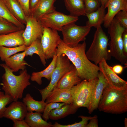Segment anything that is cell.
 <instances>
[{"label":"cell","mask_w":127,"mask_h":127,"mask_svg":"<svg viewBox=\"0 0 127 127\" xmlns=\"http://www.w3.org/2000/svg\"><path fill=\"white\" fill-rule=\"evenodd\" d=\"M85 41L73 47L65 43L61 39L57 47L56 55L64 54L71 61L77 70L79 77L82 80H89L98 77L99 68L87 57Z\"/></svg>","instance_id":"1"},{"label":"cell","mask_w":127,"mask_h":127,"mask_svg":"<svg viewBox=\"0 0 127 127\" xmlns=\"http://www.w3.org/2000/svg\"><path fill=\"white\" fill-rule=\"evenodd\" d=\"M0 65L5 71L2 76V82L0 84L2 90L13 101H18L22 98L24 90L31 84L30 75L26 68L21 70L19 75H16L5 64H1Z\"/></svg>","instance_id":"2"},{"label":"cell","mask_w":127,"mask_h":127,"mask_svg":"<svg viewBox=\"0 0 127 127\" xmlns=\"http://www.w3.org/2000/svg\"><path fill=\"white\" fill-rule=\"evenodd\" d=\"M98 109L103 112L121 114L127 111V89L119 90L108 84L104 88Z\"/></svg>","instance_id":"3"},{"label":"cell","mask_w":127,"mask_h":127,"mask_svg":"<svg viewBox=\"0 0 127 127\" xmlns=\"http://www.w3.org/2000/svg\"><path fill=\"white\" fill-rule=\"evenodd\" d=\"M96 28L92 42L86 54L90 60L98 65L103 59L107 61L110 60L111 56L108 49V37L101 26Z\"/></svg>","instance_id":"4"},{"label":"cell","mask_w":127,"mask_h":127,"mask_svg":"<svg viewBox=\"0 0 127 127\" xmlns=\"http://www.w3.org/2000/svg\"><path fill=\"white\" fill-rule=\"evenodd\" d=\"M107 28L110 39L108 45L111 56L122 64L127 66V56L124 53L122 39L123 33L126 29L115 18Z\"/></svg>","instance_id":"5"},{"label":"cell","mask_w":127,"mask_h":127,"mask_svg":"<svg viewBox=\"0 0 127 127\" xmlns=\"http://www.w3.org/2000/svg\"><path fill=\"white\" fill-rule=\"evenodd\" d=\"M74 67L70 63V60L65 55L57 56L56 67L52 75L50 83L45 88L38 89L41 95L42 100L45 101L50 93L56 87L62 77Z\"/></svg>","instance_id":"6"},{"label":"cell","mask_w":127,"mask_h":127,"mask_svg":"<svg viewBox=\"0 0 127 127\" xmlns=\"http://www.w3.org/2000/svg\"><path fill=\"white\" fill-rule=\"evenodd\" d=\"M98 78L91 80L84 79L71 89L72 104L78 108H88L93 88Z\"/></svg>","instance_id":"7"},{"label":"cell","mask_w":127,"mask_h":127,"mask_svg":"<svg viewBox=\"0 0 127 127\" xmlns=\"http://www.w3.org/2000/svg\"><path fill=\"white\" fill-rule=\"evenodd\" d=\"M78 20V17L66 15L55 10L43 16L38 21L43 28L48 27L61 31L64 26L75 23Z\"/></svg>","instance_id":"8"},{"label":"cell","mask_w":127,"mask_h":127,"mask_svg":"<svg viewBox=\"0 0 127 127\" xmlns=\"http://www.w3.org/2000/svg\"><path fill=\"white\" fill-rule=\"evenodd\" d=\"M91 28L86 25L80 26L75 23L64 26L61 31L63 42L70 46H75L81 41H85L86 37L90 32Z\"/></svg>","instance_id":"9"},{"label":"cell","mask_w":127,"mask_h":127,"mask_svg":"<svg viewBox=\"0 0 127 127\" xmlns=\"http://www.w3.org/2000/svg\"><path fill=\"white\" fill-rule=\"evenodd\" d=\"M61 39L57 31L48 27L44 28L40 42L46 60L53 58L56 55L57 47Z\"/></svg>","instance_id":"10"},{"label":"cell","mask_w":127,"mask_h":127,"mask_svg":"<svg viewBox=\"0 0 127 127\" xmlns=\"http://www.w3.org/2000/svg\"><path fill=\"white\" fill-rule=\"evenodd\" d=\"M26 25L23 36L24 44L28 47L35 41L40 39L43 35L44 28L38 21L31 16L27 17Z\"/></svg>","instance_id":"11"},{"label":"cell","mask_w":127,"mask_h":127,"mask_svg":"<svg viewBox=\"0 0 127 127\" xmlns=\"http://www.w3.org/2000/svg\"><path fill=\"white\" fill-rule=\"evenodd\" d=\"M107 61L103 59L99 63L98 66L100 71L103 74L109 86L117 90L127 89V82L114 72Z\"/></svg>","instance_id":"12"},{"label":"cell","mask_w":127,"mask_h":127,"mask_svg":"<svg viewBox=\"0 0 127 127\" xmlns=\"http://www.w3.org/2000/svg\"><path fill=\"white\" fill-rule=\"evenodd\" d=\"M98 80L92 90L90 101L88 108L89 113L91 114L98 109L104 89L108 85L103 74L99 72Z\"/></svg>","instance_id":"13"},{"label":"cell","mask_w":127,"mask_h":127,"mask_svg":"<svg viewBox=\"0 0 127 127\" xmlns=\"http://www.w3.org/2000/svg\"><path fill=\"white\" fill-rule=\"evenodd\" d=\"M107 8L103 21V26L107 28L116 14L121 10L127 11V0H108L104 7Z\"/></svg>","instance_id":"14"},{"label":"cell","mask_w":127,"mask_h":127,"mask_svg":"<svg viewBox=\"0 0 127 127\" xmlns=\"http://www.w3.org/2000/svg\"><path fill=\"white\" fill-rule=\"evenodd\" d=\"M28 112L26 106L23 102L13 101L8 107H6L3 117L12 121L23 120L25 119Z\"/></svg>","instance_id":"15"},{"label":"cell","mask_w":127,"mask_h":127,"mask_svg":"<svg viewBox=\"0 0 127 127\" xmlns=\"http://www.w3.org/2000/svg\"><path fill=\"white\" fill-rule=\"evenodd\" d=\"M46 100L47 103L62 102L66 104H72L71 89H61L56 87L50 93Z\"/></svg>","instance_id":"16"},{"label":"cell","mask_w":127,"mask_h":127,"mask_svg":"<svg viewBox=\"0 0 127 127\" xmlns=\"http://www.w3.org/2000/svg\"><path fill=\"white\" fill-rule=\"evenodd\" d=\"M24 29L0 35V46L16 47L24 44L23 36Z\"/></svg>","instance_id":"17"},{"label":"cell","mask_w":127,"mask_h":127,"mask_svg":"<svg viewBox=\"0 0 127 127\" xmlns=\"http://www.w3.org/2000/svg\"><path fill=\"white\" fill-rule=\"evenodd\" d=\"M82 80L79 77L77 71L74 67L62 77L56 87L61 89H71Z\"/></svg>","instance_id":"18"},{"label":"cell","mask_w":127,"mask_h":127,"mask_svg":"<svg viewBox=\"0 0 127 127\" xmlns=\"http://www.w3.org/2000/svg\"><path fill=\"white\" fill-rule=\"evenodd\" d=\"M56 0H40L31 12V16L38 21L41 16L56 10L54 4Z\"/></svg>","instance_id":"19"},{"label":"cell","mask_w":127,"mask_h":127,"mask_svg":"<svg viewBox=\"0 0 127 127\" xmlns=\"http://www.w3.org/2000/svg\"><path fill=\"white\" fill-rule=\"evenodd\" d=\"M25 52L16 53L4 61L6 64L13 72L26 69V65H29L24 60L26 56Z\"/></svg>","instance_id":"20"},{"label":"cell","mask_w":127,"mask_h":127,"mask_svg":"<svg viewBox=\"0 0 127 127\" xmlns=\"http://www.w3.org/2000/svg\"><path fill=\"white\" fill-rule=\"evenodd\" d=\"M57 56L56 55L54 56L51 62L44 70L33 72L31 76V80L32 81L36 82L39 85H41L42 83V78H45L48 80H50L52 73L56 67Z\"/></svg>","instance_id":"21"},{"label":"cell","mask_w":127,"mask_h":127,"mask_svg":"<svg viewBox=\"0 0 127 127\" xmlns=\"http://www.w3.org/2000/svg\"><path fill=\"white\" fill-rule=\"evenodd\" d=\"M5 4L14 17L20 22L26 25L27 17L17 0H4Z\"/></svg>","instance_id":"22"},{"label":"cell","mask_w":127,"mask_h":127,"mask_svg":"<svg viewBox=\"0 0 127 127\" xmlns=\"http://www.w3.org/2000/svg\"><path fill=\"white\" fill-rule=\"evenodd\" d=\"M67 9L70 15L78 17L86 16V12L83 0H64Z\"/></svg>","instance_id":"23"},{"label":"cell","mask_w":127,"mask_h":127,"mask_svg":"<svg viewBox=\"0 0 127 127\" xmlns=\"http://www.w3.org/2000/svg\"><path fill=\"white\" fill-rule=\"evenodd\" d=\"M105 9L104 7L100 6L93 12L86 13V16L88 19L86 25L91 28L94 27L96 28L101 26L103 22L105 15Z\"/></svg>","instance_id":"24"},{"label":"cell","mask_w":127,"mask_h":127,"mask_svg":"<svg viewBox=\"0 0 127 127\" xmlns=\"http://www.w3.org/2000/svg\"><path fill=\"white\" fill-rule=\"evenodd\" d=\"M78 108L73 104H65L60 108L52 110L50 115L49 119L56 120L64 118L75 113Z\"/></svg>","instance_id":"25"},{"label":"cell","mask_w":127,"mask_h":127,"mask_svg":"<svg viewBox=\"0 0 127 127\" xmlns=\"http://www.w3.org/2000/svg\"><path fill=\"white\" fill-rule=\"evenodd\" d=\"M41 113L28 112L25 118V120L29 127H51L52 124L44 120Z\"/></svg>","instance_id":"26"},{"label":"cell","mask_w":127,"mask_h":127,"mask_svg":"<svg viewBox=\"0 0 127 127\" xmlns=\"http://www.w3.org/2000/svg\"><path fill=\"white\" fill-rule=\"evenodd\" d=\"M22 101L26 106L27 111L29 112L35 111L41 113L43 112L45 107L47 103L42 100L40 101L35 100L28 93L26 95Z\"/></svg>","instance_id":"27"},{"label":"cell","mask_w":127,"mask_h":127,"mask_svg":"<svg viewBox=\"0 0 127 127\" xmlns=\"http://www.w3.org/2000/svg\"><path fill=\"white\" fill-rule=\"evenodd\" d=\"M24 51L26 56H29L32 57L34 54L37 55L43 64L46 66V59L43 51L40 39H37L33 42L29 46L26 47Z\"/></svg>","instance_id":"28"},{"label":"cell","mask_w":127,"mask_h":127,"mask_svg":"<svg viewBox=\"0 0 127 127\" xmlns=\"http://www.w3.org/2000/svg\"><path fill=\"white\" fill-rule=\"evenodd\" d=\"M0 17L14 24L22 29H24V25L18 20L13 16L6 5L4 0H0Z\"/></svg>","instance_id":"29"},{"label":"cell","mask_w":127,"mask_h":127,"mask_svg":"<svg viewBox=\"0 0 127 127\" xmlns=\"http://www.w3.org/2000/svg\"><path fill=\"white\" fill-rule=\"evenodd\" d=\"M26 47L24 44L20 46L12 47L0 46V58L4 61L7 58L18 52L24 51Z\"/></svg>","instance_id":"30"},{"label":"cell","mask_w":127,"mask_h":127,"mask_svg":"<svg viewBox=\"0 0 127 127\" xmlns=\"http://www.w3.org/2000/svg\"><path fill=\"white\" fill-rule=\"evenodd\" d=\"M22 29L5 19L0 17V35Z\"/></svg>","instance_id":"31"},{"label":"cell","mask_w":127,"mask_h":127,"mask_svg":"<svg viewBox=\"0 0 127 127\" xmlns=\"http://www.w3.org/2000/svg\"><path fill=\"white\" fill-rule=\"evenodd\" d=\"M94 117L79 115L78 117L81 118L82 120L79 122H75L74 124L67 125H62L56 122L52 125L53 127H86L88 121Z\"/></svg>","instance_id":"32"},{"label":"cell","mask_w":127,"mask_h":127,"mask_svg":"<svg viewBox=\"0 0 127 127\" xmlns=\"http://www.w3.org/2000/svg\"><path fill=\"white\" fill-rule=\"evenodd\" d=\"M65 104L64 103H59L56 102H51L47 103L44 108L43 113L42 115L43 118L47 121L49 119L50 112L53 109L60 108Z\"/></svg>","instance_id":"33"},{"label":"cell","mask_w":127,"mask_h":127,"mask_svg":"<svg viewBox=\"0 0 127 127\" xmlns=\"http://www.w3.org/2000/svg\"><path fill=\"white\" fill-rule=\"evenodd\" d=\"M13 101L10 96L4 92L0 91V119L3 117L6 105Z\"/></svg>","instance_id":"34"},{"label":"cell","mask_w":127,"mask_h":127,"mask_svg":"<svg viewBox=\"0 0 127 127\" xmlns=\"http://www.w3.org/2000/svg\"><path fill=\"white\" fill-rule=\"evenodd\" d=\"M86 13L93 12L98 9L101 6L99 0H83Z\"/></svg>","instance_id":"35"},{"label":"cell","mask_w":127,"mask_h":127,"mask_svg":"<svg viewBox=\"0 0 127 127\" xmlns=\"http://www.w3.org/2000/svg\"><path fill=\"white\" fill-rule=\"evenodd\" d=\"M114 18L122 27L127 29V11H119L116 14Z\"/></svg>","instance_id":"36"},{"label":"cell","mask_w":127,"mask_h":127,"mask_svg":"<svg viewBox=\"0 0 127 127\" xmlns=\"http://www.w3.org/2000/svg\"><path fill=\"white\" fill-rule=\"evenodd\" d=\"M21 6L26 16H31L29 7L30 0H17Z\"/></svg>","instance_id":"37"},{"label":"cell","mask_w":127,"mask_h":127,"mask_svg":"<svg viewBox=\"0 0 127 127\" xmlns=\"http://www.w3.org/2000/svg\"><path fill=\"white\" fill-rule=\"evenodd\" d=\"M123 51L124 55L127 56V29H126L123 34Z\"/></svg>","instance_id":"38"},{"label":"cell","mask_w":127,"mask_h":127,"mask_svg":"<svg viewBox=\"0 0 127 127\" xmlns=\"http://www.w3.org/2000/svg\"><path fill=\"white\" fill-rule=\"evenodd\" d=\"M13 122L14 127H29L24 120H14L12 121Z\"/></svg>","instance_id":"39"},{"label":"cell","mask_w":127,"mask_h":127,"mask_svg":"<svg viewBox=\"0 0 127 127\" xmlns=\"http://www.w3.org/2000/svg\"><path fill=\"white\" fill-rule=\"evenodd\" d=\"M98 116L96 115L94 116L93 118L90 120L88 123L86 127H98Z\"/></svg>","instance_id":"40"},{"label":"cell","mask_w":127,"mask_h":127,"mask_svg":"<svg viewBox=\"0 0 127 127\" xmlns=\"http://www.w3.org/2000/svg\"><path fill=\"white\" fill-rule=\"evenodd\" d=\"M113 71L116 74H121L123 72V67L121 65L117 64L115 65L112 67H111Z\"/></svg>","instance_id":"41"},{"label":"cell","mask_w":127,"mask_h":127,"mask_svg":"<svg viewBox=\"0 0 127 127\" xmlns=\"http://www.w3.org/2000/svg\"><path fill=\"white\" fill-rule=\"evenodd\" d=\"M39 0H30L29 7L31 12L35 7Z\"/></svg>","instance_id":"42"},{"label":"cell","mask_w":127,"mask_h":127,"mask_svg":"<svg viewBox=\"0 0 127 127\" xmlns=\"http://www.w3.org/2000/svg\"><path fill=\"white\" fill-rule=\"evenodd\" d=\"M108 0H99L101 6L104 7L106 3Z\"/></svg>","instance_id":"43"},{"label":"cell","mask_w":127,"mask_h":127,"mask_svg":"<svg viewBox=\"0 0 127 127\" xmlns=\"http://www.w3.org/2000/svg\"><path fill=\"white\" fill-rule=\"evenodd\" d=\"M124 125L125 127H127V119L126 118H125L124 120Z\"/></svg>","instance_id":"44"}]
</instances>
